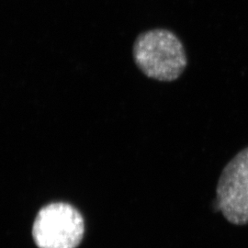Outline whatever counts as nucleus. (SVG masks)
Wrapping results in <instances>:
<instances>
[{"label":"nucleus","mask_w":248,"mask_h":248,"mask_svg":"<svg viewBox=\"0 0 248 248\" xmlns=\"http://www.w3.org/2000/svg\"><path fill=\"white\" fill-rule=\"evenodd\" d=\"M133 57L146 77L158 81L177 79L186 68L183 45L166 30H153L139 36L133 45Z\"/></svg>","instance_id":"nucleus-1"},{"label":"nucleus","mask_w":248,"mask_h":248,"mask_svg":"<svg viewBox=\"0 0 248 248\" xmlns=\"http://www.w3.org/2000/svg\"><path fill=\"white\" fill-rule=\"evenodd\" d=\"M31 234L39 248H77L84 238L85 221L71 204L52 202L37 213Z\"/></svg>","instance_id":"nucleus-2"},{"label":"nucleus","mask_w":248,"mask_h":248,"mask_svg":"<svg viewBox=\"0 0 248 248\" xmlns=\"http://www.w3.org/2000/svg\"><path fill=\"white\" fill-rule=\"evenodd\" d=\"M216 202L230 223L248 224V146L222 169L216 187Z\"/></svg>","instance_id":"nucleus-3"}]
</instances>
